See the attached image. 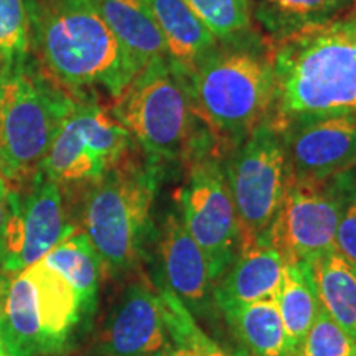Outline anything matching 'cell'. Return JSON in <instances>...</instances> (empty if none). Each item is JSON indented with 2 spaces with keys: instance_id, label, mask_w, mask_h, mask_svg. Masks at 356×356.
<instances>
[{
  "instance_id": "cell-19",
  "label": "cell",
  "mask_w": 356,
  "mask_h": 356,
  "mask_svg": "<svg viewBox=\"0 0 356 356\" xmlns=\"http://www.w3.org/2000/svg\"><path fill=\"white\" fill-rule=\"evenodd\" d=\"M92 3L140 70L168 58L165 40L144 0H92Z\"/></svg>"
},
{
  "instance_id": "cell-12",
  "label": "cell",
  "mask_w": 356,
  "mask_h": 356,
  "mask_svg": "<svg viewBox=\"0 0 356 356\" xmlns=\"http://www.w3.org/2000/svg\"><path fill=\"white\" fill-rule=\"evenodd\" d=\"M74 229L66 220L60 185L38 170L24 198L13 191L2 274H19L37 264Z\"/></svg>"
},
{
  "instance_id": "cell-4",
  "label": "cell",
  "mask_w": 356,
  "mask_h": 356,
  "mask_svg": "<svg viewBox=\"0 0 356 356\" xmlns=\"http://www.w3.org/2000/svg\"><path fill=\"white\" fill-rule=\"evenodd\" d=\"M195 108L222 159L244 140L274 104V70L269 44L246 40L220 44L188 74Z\"/></svg>"
},
{
  "instance_id": "cell-31",
  "label": "cell",
  "mask_w": 356,
  "mask_h": 356,
  "mask_svg": "<svg viewBox=\"0 0 356 356\" xmlns=\"http://www.w3.org/2000/svg\"><path fill=\"white\" fill-rule=\"evenodd\" d=\"M0 356H8L7 350H6V345H3V341H2V338H0Z\"/></svg>"
},
{
  "instance_id": "cell-13",
  "label": "cell",
  "mask_w": 356,
  "mask_h": 356,
  "mask_svg": "<svg viewBox=\"0 0 356 356\" xmlns=\"http://www.w3.org/2000/svg\"><path fill=\"white\" fill-rule=\"evenodd\" d=\"M277 127L293 177L327 180L356 167L355 115H327Z\"/></svg>"
},
{
  "instance_id": "cell-25",
  "label": "cell",
  "mask_w": 356,
  "mask_h": 356,
  "mask_svg": "<svg viewBox=\"0 0 356 356\" xmlns=\"http://www.w3.org/2000/svg\"><path fill=\"white\" fill-rule=\"evenodd\" d=\"M157 292L162 300L163 312H165L170 340L191 346L200 356H229L200 328L193 314L172 292L162 287H159Z\"/></svg>"
},
{
  "instance_id": "cell-28",
  "label": "cell",
  "mask_w": 356,
  "mask_h": 356,
  "mask_svg": "<svg viewBox=\"0 0 356 356\" xmlns=\"http://www.w3.org/2000/svg\"><path fill=\"white\" fill-rule=\"evenodd\" d=\"M337 177L341 190V211L335 249L356 262V167Z\"/></svg>"
},
{
  "instance_id": "cell-2",
  "label": "cell",
  "mask_w": 356,
  "mask_h": 356,
  "mask_svg": "<svg viewBox=\"0 0 356 356\" xmlns=\"http://www.w3.org/2000/svg\"><path fill=\"white\" fill-rule=\"evenodd\" d=\"M29 17L44 66L65 88H102L115 99L139 74L92 0H32Z\"/></svg>"
},
{
  "instance_id": "cell-22",
  "label": "cell",
  "mask_w": 356,
  "mask_h": 356,
  "mask_svg": "<svg viewBox=\"0 0 356 356\" xmlns=\"http://www.w3.org/2000/svg\"><path fill=\"white\" fill-rule=\"evenodd\" d=\"M221 312L243 345L254 356H291L275 297L251 304L225 305Z\"/></svg>"
},
{
  "instance_id": "cell-29",
  "label": "cell",
  "mask_w": 356,
  "mask_h": 356,
  "mask_svg": "<svg viewBox=\"0 0 356 356\" xmlns=\"http://www.w3.org/2000/svg\"><path fill=\"white\" fill-rule=\"evenodd\" d=\"M12 198L13 191L8 188L7 178L0 173V264H2L3 254H6V238L12 213Z\"/></svg>"
},
{
  "instance_id": "cell-16",
  "label": "cell",
  "mask_w": 356,
  "mask_h": 356,
  "mask_svg": "<svg viewBox=\"0 0 356 356\" xmlns=\"http://www.w3.org/2000/svg\"><path fill=\"white\" fill-rule=\"evenodd\" d=\"M286 259L266 241L239 248L238 256L213 289L215 304L239 305L275 297Z\"/></svg>"
},
{
  "instance_id": "cell-6",
  "label": "cell",
  "mask_w": 356,
  "mask_h": 356,
  "mask_svg": "<svg viewBox=\"0 0 356 356\" xmlns=\"http://www.w3.org/2000/svg\"><path fill=\"white\" fill-rule=\"evenodd\" d=\"M0 280V338L8 356H56L84 315L78 293L43 261Z\"/></svg>"
},
{
  "instance_id": "cell-20",
  "label": "cell",
  "mask_w": 356,
  "mask_h": 356,
  "mask_svg": "<svg viewBox=\"0 0 356 356\" xmlns=\"http://www.w3.org/2000/svg\"><path fill=\"white\" fill-rule=\"evenodd\" d=\"M307 266L320 307L356 338V262L333 249Z\"/></svg>"
},
{
  "instance_id": "cell-21",
  "label": "cell",
  "mask_w": 356,
  "mask_h": 356,
  "mask_svg": "<svg viewBox=\"0 0 356 356\" xmlns=\"http://www.w3.org/2000/svg\"><path fill=\"white\" fill-rule=\"evenodd\" d=\"M48 267L63 277L81 300L86 317L97 304L102 269L101 257L83 229H74L42 259Z\"/></svg>"
},
{
  "instance_id": "cell-15",
  "label": "cell",
  "mask_w": 356,
  "mask_h": 356,
  "mask_svg": "<svg viewBox=\"0 0 356 356\" xmlns=\"http://www.w3.org/2000/svg\"><path fill=\"white\" fill-rule=\"evenodd\" d=\"M170 341L159 292L134 282L122 293L101 338L102 356H152Z\"/></svg>"
},
{
  "instance_id": "cell-30",
  "label": "cell",
  "mask_w": 356,
  "mask_h": 356,
  "mask_svg": "<svg viewBox=\"0 0 356 356\" xmlns=\"http://www.w3.org/2000/svg\"><path fill=\"white\" fill-rule=\"evenodd\" d=\"M152 356H200V355L191 348V346L170 340L165 346H162V348H160L157 353H154Z\"/></svg>"
},
{
  "instance_id": "cell-7",
  "label": "cell",
  "mask_w": 356,
  "mask_h": 356,
  "mask_svg": "<svg viewBox=\"0 0 356 356\" xmlns=\"http://www.w3.org/2000/svg\"><path fill=\"white\" fill-rule=\"evenodd\" d=\"M76 106L26 58L0 68V173L17 181L33 178Z\"/></svg>"
},
{
  "instance_id": "cell-8",
  "label": "cell",
  "mask_w": 356,
  "mask_h": 356,
  "mask_svg": "<svg viewBox=\"0 0 356 356\" xmlns=\"http://www.w3.org/2000/svg\"><path fill=\"white\" fill-rule=\"evenodd\" d=\"M239 226V248L264 238L286 195L292 172L282 134L266 118L244 137L225 163Z\"/></svg>"
},
{
  "instance_id": "cell-18",
  "label": "cell",
  "mask_w": 356,
  "mask_h": 356,
  "mask_svg": "<svg viewBox=\"0 0 356 356\" xmlns=\"http://www.w3.org/2000/svg\"><path fill=\"white\" fill-rule=\"evenodd\" d=\"M353 10L355 0H257L252 19L274 43L345 19Z\"/></svg>"
},
{
  "instance_id": "cell-32",
  "label": "cell",
  "mask_w": 356,
  "mask_h": 356,
  "mask_svg": "<svg viewBox=\"0 0 356 356\" xmlns=\"http://www.w3.org/2000/svg\"><path fill=\"white\" fill-rule=\"evenodd\" d=\"M353 13H356V0H355V10H353Z\"/></svg>"
},
{
  "instance_id": "cell-10",
  "label": "cell",
  "mask_w": 356,
  "mask_h": 356,
  "mask_svg": "<svg viewBox=\"0 0 356 356\" xmlns=\"http://www.w3.org/2000/svg\"><path fill=\"white\" fill-rule=\"evenodd\" d=\"M132 142L113 114L78 102L61 124L40 172L58 185L92 184L131 152Z\"/></svg>"
},
{
  "instance_id": "cell-24",
  "label": "cell",
  "mask_w": 356,
  "mask_h": 356,
  "mask_svg": "<svg viewBox=\"0 0 356 356\" xmlns=\"http://www.w3.org/2000/svg\"><path fill=\"white\" fill-rule=\"evenodd\" d=\"M220 44L244 42L252 30L249 0H185Z\"/></svg>"
},
{
  "instance_id": "cell-1",
  "label": "cell",
  "mask_w": 356,
  "mask_h": 356,
  "mask_svg": "<svg viewBox=\"0 0 356 356\" xmlns=\"http://www.w3.org/2000/svg\"><path fill=\"white\" fill-rule=\"evenodd\" d=\"M277 126L327 115L356 118V43L343 19L269 43Z\"/></svg>"
},
{
  "instance_id": "cell-9",
  "label": "cell",
  "mask_w": 356,
  "mask_h": 356,
  "mask_svg": "<svg viewBox=\"0 0 356 356\" xmlns=\"http://www.w3.org/2000/svg\"><path fill=\"white\" fill-rule=\"evenodd\" d=\"M185 184L177 191V210L191 238L202 248L213 286L239 251V226L222 157L198 155L186 163Z\"/></svg>"
},
{
  "instance_id": "cell-5",
  "label": "cell",
  "mask_w": 356,
  "mask_h": 356,
  "mask_svg": "<svg viewBox=\"0 0 356 356\" xmlns=\"http://www.w3.org/2000/svg\"><path fill=\"white\" fill-rule=\"evenodd\" d=\"M163 165L129 152L92 181L83 207V231L101 257L104 273L139 266L152 231V210Z\"/></svg>"
},
{
  "instance_id": "cell-11",
  "label": "cell",
  "mask_w": 356,
  "mask_h": 356,
  "mask_svg": "<svg viewBox=\"0 0 356 356\" xmlns=\"http://www.w3.org/2000/svg\"><path fill=\"white\" fill-rule=\"evenodd\" d=\"M340 211L338 177L314 180L292 175L282 203L261 241L277 249L286 262L309 264L335 249Z\"/></svg>"
},
{
  "instance_id": "cell-14",
  "label": "cell",
  "mask_w": 356,
  "mask_h": 356,
  "mask_svg": "<svg viewBox=\"0 0 356 356\" xmlns=\"http://www.w3.org/2000/svg\"><path fill=\"white\" fill-rule=\"evenodd\" d=\"M160 287L172 292L191 314L203 315L215 297L202 248L185 228L178 210L170 211L159 231Z\"/></svg>"
},
{
  "instance_id": "cell-23",
  "label": "cell",
  "mask_w": 356,
  "mask_h": 356,
  "mask_svg": "<svg viewBox=\"0 0 356 356\" xmlns=\"http://www.w3.org/2000/svg\"><path fill=\"white\" fill-rule=\"evenodd\" d=\"M275 300L292 355L302 338L310 330L320 310V302L312 282L309 266L304 262H286Z\"/></svg>"
},
{
  "instance_id": "cell-27",
  "label": "cell",
  "mask_w": 356,
  "mask_h": 356,
  "mask_svg": "<svg viewBox=\"0 0 356 356\" xmlns=\"http://www.w3.org/2000/svg\"><path fill=\"white\" fill-rule=\"evenodd\" d=\"M291 356H356V338L320 307L317 318Z\"/></svg>"
},
{
  "instance_id": "cell-17",
  "label": "cell",
  "mask_w": 356,
  "mask_h": 356,
  "mask_svg": "<svg viewBox=\"0 0 356 356\" xmlns=\"http://www.w3.org/2000/svg\"><path fill=\"white\" fill-rule=\"evenodd\" d=\"M165 40L168 60L177 70L188 74L218 50L220 42L213 37L185 0H144Z\"/></svg>"
},
{
  "instance_id": "cell-3",
  "label": "cell",
  "mask_w": 356,
  "mask_h": 356,
  "mask_svg": "<svg viewBox=\"0 0 356 356\" xmlns=\"http://www.w3.org/2000/svg\"><path fill=\"white\" fill-rule=\"evenodd\" d=\"M111 114L131 134L145 157L162 165L188 163L198 155L218 154L215 140L195 108L188 76L168 58L142 68L115 97Z\"/></svg>"
},
{
  "instance_id": "cell-26",
  "label": "cell",
  "mask_w": 356,
  "mask_h": 356,
  "mask_svg": "<svg viewBox=\"0 0 356 356\" xmlns=\"http://www.w3.org/2000/svg\"><path fill=\"white\" fill-rule=\"evenodd\" d=\"M30 38L29 6L25 0H0V68L25 60Z\"/></svg>"
}]
</instances>
